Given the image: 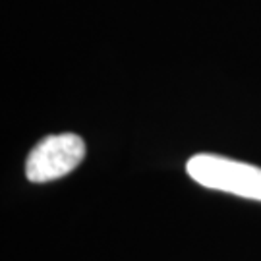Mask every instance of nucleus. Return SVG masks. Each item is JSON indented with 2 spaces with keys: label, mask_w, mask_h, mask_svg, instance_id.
<instances>
[{
  "label": "nucleus",
  "mask_w": 261,
  "mask_h": 261,
  "mask_svg": "<svg viewBox=\"0 0 261 261\" xmlns=\"http://www.w3.org/2000/svg\"><path fill=\"white\" fill-rule=\"evenodd\" d=\"M190 178L197 184L232 196L261 201V168L223 155L199 153L186 163Z\"/></svg>",
  "instance_id": "nucleus-1"
},
{
  "label": "nucleus",
  "mask_w": 261,
  "mask_h": 261,
  "mask_svg": "<svg viewBox=\"0 0 261 261\" xmlns=\"http://www.w3.org/2000/svg\"><path fill=\"white\" fill-rule=\"evenodd\" d=\"M85 157V141L77 134L47 136L31 149L25 161V176L33 184H45L66 176Z\"/></svg>",
  "instance_id": "nucleus-2"
}]
</instances>
